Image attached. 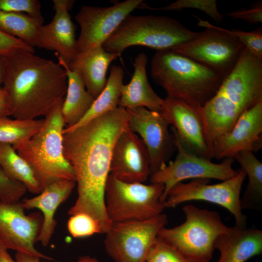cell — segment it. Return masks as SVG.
I'll use <instances>...</instances> for the list:
<instances>
[{"mask_svg":"<svg viewBox=\"0 0 262 262\" xmlns=\"http://www.w3.org/2000/svg\"><path fill=\"white\" fill-rule=\"evenodd\" d=\"M126 109H115L69 131H63L65 158L73 168L77 198L67 212L86 214L99 224L102 234L112 225L105 208V191L115 144L128 127Z\"/></svg>","mask_w":262,"mask_h":262,"instance_id":"obj_1","label":"cell"},{"mask_svg":"<svg viewBox=\"0 0 262 262\" xmlns=\"http://www.w3.org/2000/svg\"><path fill=\"white\" fill-rule=\"evenodd\" d=\"M67 74L58 63L21 49L5 56L2 87L10 115L19 119L47 116L64 99Z\"/></svg>","mask_w":262,"mask_h":262,"instance_id":"obj_2","label":"cell"},{"mask_svg":"<svg viewBox=\"0 0 262 262\" xmlns=\"http://www.w3.org/2000/svg\"><path fill=\"white\" fill-rule=\"evenodd\" d=\"M262 100V58L246 48L236 65L200 112L211 151L238 118Z\"/></svg>","mask_w":262,"mask_h":262,"instance_id":"obj_3","label":"cell"},{"mask_svg":"<svg viewBox=\"0 0 262 262\" xmlns=\"http://www.w3.org/2000/svg\"><path fill=\"white\" fill-rule=\"evenodd\" d=\"M150 74L167 96L199 107L215 95L224 80L209 67L171 49L153 55Z\"/></svg>","mask_w":262,"mask_h":262,"instance_id":"obj_4","label":"cell"},{"mask_svg":"<svg viewBox=\"0 0 262 262\" xmlns=\"http://www.w3.org/2000/svg\"><path fill=\"white\" fill-rule=\"evenodd\" d=\"M64 100L45 117L42 127L33 136L13 147L32 169L42 191L58 181H75L73 168L63 153V131L65 124L62 107Z\"/></svg>","mask_w":262,"mask_h":262,"instance_id":"obj_5","label":"cell"},{"mask_svg":"<svg viewBox=\"0 0 262 262\" xmlns=\"http://www.w3.org/2000/svg\"><path fill=\"white\" fill-rule=\"evenodd\" d=\"M200 34L169 16L128 15L102 44L106 51L120 56L127 48L142 46L158 51L171 49Z\"/></svg>","mask_w":262,"mask_h":262,"instance_id":"obj_6","label":"cell"},{"mask_svg":"<svg viewBox=\"0 0 262 262\" xmlns=\"http://www.w3.org/2000/svg\"><path fill=\"white\" fill-rule=\"evenodd\" d=\"M182 210L185 221L174 228L163 227L157 238L190 261L210 262L215 249V240L229 227L224 224L216 212L193 205H186Z\"/></svg>","mask_w":262,"mask_h":262,"instance_id":"obj_7","label":"cell"},{"mask_svg":"<svg viewBox=\"0 0 262 262\" xmlns=\"http://www.w3.org/2000/svg\"><path fill=\"white\" fill-rule=\"evenodd\" d=\"M164 190L161 183L126 182L110 174L105 191L107 215L112 223L153 218L165 208L161 201Z\"/></svg>","mask_w":262,"mask_h":262,"instance_id":"obj_8","label":"cell"},{"mask_svg":"<svg viewBox=\"0 0 262 262\" xmlns=\"http://www.w3.org/2000/svg\"><path fill=\"white\" fill-rule=\"evenodd\" d=\"M199 26L206 28L196 38L171 50L209 67L223 79L233 69L246 47L225 29L193 15Z\"/></svg>","mask_w":262,"mask_h":262,"instance_id":"obj_9","label":"cell"},{"mask_svg":"<svg viewBox=\"0 0 262 262\" xmlns=\"http://www.w3.org/2000/svg\"><path fill=\"white\" fill-rule=\"evenodd\" d=\"M233 178L209 184L210 179H196L188 183L179 182L167 193L163 202L164 208H175L191 200H203L216 204L228 210L235 219V225L245 228L246 217L240 207V193L246 174L242 168Z\"/></svg>","mask_w":262,"mask_h":262,"instance_id":"obj_10","label":"cell"},{"mask_svg":"<svg viewBox=\"0 0 262 262\" xmlns=\"http://www.w3.org/2000/svg\"><path fill=\"white\" fill-rule=\"evenodd\" d=\"M167 223L163 213L144 221L112 223L104 241L106 251L115 262H145L159 231Z\"/></svg>","mask_w":262,"mask_h":262,"instance_id":"obj_11","label":"cell"},{"mask_svg":"<svg viewBox=\"0 0 262 262\" xmlns=\"http://www.w3.org/2000/svg\"><path fill=\"white\" fill-rule=\"evenodd\" d=\"M177 151L175 159L150 175L152 183L164 185L161 201L163 203L168 192L176 184L189 179H214L225 181L235 176L239 170L232 168L233 158H225L220 163L200 156L188 149L173 134Z\"/></svg>","mask_w":262,"mask_h":262,"instance_id":"obj_12","label":"cell"},{"mask_svg":"<svg viewBox=\"0 0 262 262\" xmlns=\"http://www.w3.org/2000/svg\"><path fill=\"white\" fill-rule=\"evenodd\" d=\"M143 3V0H126L108 7L82 6L75 16L81 29L77 40L78 53L102 46L122 21Z\"/></svg>","mask_w":262,"mask_h":262,"instance_id":"obj_13","label":"cell"},{"mask_svg":"<svg viewBox=\"0 0 262 262\" xmlns=\"http://www.w3.org/2000/svg\"><path fill=\"white\" fill-rule=\"evenodd\" d=\"M126 109L128 128L140 135L148 151L151 175L166 165L176 149L173 134L168 129L169 125L160 112L143 107Z\"/></svg>","mask_w":262,"mask_h":262,"instance_id":"obj_14","label":"cell"},{"mask_svg":"<svg viewBox=\"0 0 262 262\" xmlns=\"http://www.w3.org/2000/svg\"><path fill=\"white\" fill-rule=\"evenodd\" d=\"M24 210L20 201L0 200V243L8 249L52 260L34 246L42 225V214L34 212L27 215Z\"/></svg>","mask_w":262,"mask_h":262,"instance_id":"obj_15","label":"cell"},{"mask_svg":"<svg viewBox=\"0 0 262 262\" xmlns=\"http://www.w3.org/2000/svg\"><path fill=\"white\" fill-rule=\"evenodd\" d=\"M200 107L182 99L167 96L163 99L161 113L173 134L188 149L203 157L213 159Z\"/></svg>","mask_w":262,"mask_h":262,"instance_id":"obj_16","label":"cell"},{"mask_svg":"<svg viewBox=\"0 0 262 262\" xmlns=\"http://www.w3.org/2000/svg\"><path fill=\"white\" fill-rule=\"evenodd\" d=\"M150 164L143 141L128 127L115 144L110 174L122 181L143 183L150 176Z\"/></svg>","mask_w":262,"mask_h":262,"instance_id":"obj_17","label":"cell"},{"mask_svg":"<svg viewBox=\"0 0 262 262\" xmlns=\"http://www.w3.org/2000/svg\"><path fill=\"white\" fill-rule=\"evenodd\" d=\"M262 147V100L243 113L229 131L219 137L212 149L213 158H233L239 152H256Z\"/></svg>","mask_w":262,"mask_h":262,"instance_id":"obj_18","label":"cell"},{"mask_svg":"<svg viewBox=\"0 0 262 262\" xmlns=\"http://www.w3.org/2000/svg\"><path fill=\"white\" fill-rule=\"evenodd\" d=\"M75 1L53 0V18L50 23L40 27L37 37V47L55 51L67 66L78 53L76 28L69 14Z\"/></svg>","mask_w":262,"mask_h":262,"instance_id":"obj_19","label":"cell"},{"mask_svg":"<svg viewBox=\"0 0 262 262\" xmlns=\"http://www.w3.org/2000/svg\"><path fill=\"white\" fill-rule=\"evenodd\" d=\"M75 185L74 180L58 181L47 186L37 196L21 201L25 210L37 209L42 213L43 223L37 239L42 246L49 245L57 225L54 219L55 212L68 198Z\"/></svg>","mask_w":262,"mask_h":262,"instance_id":"obj_20","label":"cell"},{"mask_svg":"<svg viewBox=\"0 0 262 262\" xmlns=\"http://www.w3.org/2000/svg\"><path fill=\"white\" fill-rule=\"evenodd\" d=\"M214 247L220 254L216 262H245L262 254V231L235 225L218 236Z\"/></svg>","mask_w":262,"mask_h":262,"instance_id":"obj_21","label":"cell"},{"mask_svg":"<svg viewBox=\"0 0 262 262\" xmlns=\"http://www.w3.org/2000/svg\"><path fill=\"white\" fill-rule=\"evenodd\" d=\"M118 57L99 45L78 53L71 64L66 65L80 73L87 92L95 99L106 84L109 65Z\"/></svg>","mask_w":262,"mask_h":262,"instance_id":"obj_22","label":"cell"},{"mask_svg":"<svg viewBox=\"0 0 262 262\" xmlns=\"http://www.w3.org/2000/svg\"><path fill=\"white\" fill-rule=\"evenodd\" d=\"M147 57L144 52L138 54L133 62L134 72L130 82L121 88L118 106L129 109L143 107L161 112L163 99L153 90L147 77Z\"/></svg>","mask_w":262,"mask_h":262,"instance_id":"obj_23","label":"cell"},{"mask_svg":"<svg viewBox=\"0 0 262 262\" xmlns=\"http://www.w3.org/2000/svg\"><path fill=\"white\" fill-rule=\"evenodd\" d=\"M55 55L58 63L65 69L67 74V90L62 107V114L66 127H71L83 117L95 99L87 92L80 73L76 70L70 69L57 53Z\"/></svg>","mask_w":262,"mask_h":262,"instance_id":"obj_24","label":"cell"},{"mask_svg":"<svg viewBox=\"0 0 262 262\" xmlns=\"http://www.w3.org/2000/svg\"><path fill=\"white\" fill-rule=\"evenodd\" d=\"M124 75V70L122 66L113 65L105 86L94 100L89 110L77 123L66 127L63 131H71L117 108L121 97V88L123 85Z\"/></svg>","mask_w":262,"mask_h":262,"instance_id":"obj_25","label":"cell"},{"mask_svg":"<svg viewBox=\"0 0 262 262\" xmlns=\"http://www.w3.org/2000/svg\"><path fill=\"white\" fill-rule=\"evenodd\" d=\"M248 176L246 190L240 198L242 210H262V163L252 151L242 150L233 157Z\"/></svg>","mask_w":262,"mask_h":262,"instance_id":"obj_26","label":"cell"},{"mask_svg":"<svg viewBox=\"0 0 262 262\" xmlns=\"http://www.w3.org/2000/svg\"><path fill=\"white\" fill-rule=\"evenodd\" d=\"M0 167L10 179L22 183L27 190L39 194L42 191L35 176L27 162L10 144L0 142Z\"/></svg>","mask_w":262,"mask_h":262,"instance_id":"obj_27","label":"cell"},{"mask_svg":"<svg viewBox=\"0 0 262 262\" xmlns=\"http://www.w3.org/2000/svg\"><path fill=\"white\" fill-rule=\"evenodd\" d=\"M44 19L20 13L0 11V31L21 39L32 47L36 46L38 30Z\"/></svg>","mask_w":262,"mask_h":262,"instance_id":"obj_28","label":"cell"},{"mask_svg":"<svg viewBox=\"0 0 262 262\" xmlns=\"http://www.w3.org/2000/svg\"><path fill=\"white\" fill-rule=\"evenodd\" d=\"M44 119H11L0 117V142L13 147L22 144L33 136L41 128Z\"/></svg>","mask_w":262,"mask_h":262,"instance_id":"obj_29","label":"cell"},{"mask_svg":"<svg viewBox=\"0 0 262 262\" xmlns=\"http://www.w3.org/2000/svg\"><path fill=\"white\" fill-rule=\"evenodd\" d=\"M140 8L161 11L196 9L205 13L216 23L222 22L223 19V15L218 11L216 0H178L169 5L159 8L150 7L143 3Z\"/></svg>","mask_w":262,"mask_h":262,"instance_id":"obj_30","label":"cell"},{"mask_svg":"<svg viewBox=\"0 0 262 262\" xmlns=\"http://www.w3.org/2000/svg\"><path fill=\"white\" fill-rule=\"evenodd\" d=\"M69 233L74 238H82L94 234H102L101 228L95 219L85 213L71 216L67 222Z\"/></svg>","mask_w":262,"mask_h":262,"instance_id":"obj_31","label":"cell"},{"mask_svg":"<svg viewBox=\"0 0 262 262\" xmlns=\"http://www.w3.org/2000/svg\"><path fill=\"white\" fill-rule=\"evenodd\" d=\"M146 261L149 262H194L171 246L157 238L152 245Z\"/></svg>","mask_w":262,"mask_h":262,"instance_id":"obj_32","label":"cell"},{"mask_svg":"<svg viewBox=\"0 0 262 262\" xmlns=\"http://www.w3.org/2000/svg\"><path fill=\"white\" fill-rule=\"evenodd\" d=\"M27 189L21 182L9 178L0 167V200L17 202L26 193Z\"/></svg>","mask_w":262,"mask_h":262,"instance_id":"obj_33","label":"cell"},{"mask_svg":"<svg viewBox=\"0 0 262 262\" xmlns=\"http://www.w3.org/2000/svg\"><path fill=\"white\" fill-rule=\"evenodd\" d=\"M41 3L37 0H0V11L20 13L33 17L43 19Z\"/></svg>","mask_w":262,"mask_h":262,"instance_id":"obj_34","label":"cell"},{"mask_svg":"<svg viewBox=\"0 0 262 262\" xmlns=\"http://www.w3.org/2000/svg\"><path fill=\"white\" fill-rule=\"evenodd\" d=\"M229 34L237 38L254 55L262 58V29L259 27L251 32H245L238 29L230 31L225 29Z\"/></svg>","mask_w":262,"mask_h":262,"instance_id":"obj_35","label":"cell"},{"mask_svg":"<svg viewBox=\"0 0 262 262\" xmlns=\"http://www.w3.org/2000/svg\"><path fill=\"white\" fill-rule=\"evenodd\" d=\"M225 15L233 19H239L252 24L262 22V2L259 0L251 4L249 9L241 8L230 13H225Z\"/></svg>","mask_w":262,"mask_h":262,"instance_id":"obj_36","label":"cell"},{"mask_svg":"<svg viewBox=\"0 0 262 262\" xmlns=\"http://www.w3.org/2000/svg\"><path fill=\"white\" fill-rule=\"evenodd\" d=\"M18 49L34 52L33 47L21 39L10 36L0 31V55L6 56Z\"/></svg>","mask_w":262,"mask_h":262,"instance_id":"obj_37","label":"cell"},{"mask_svg":"<svg viewBox=\"0 0 262 262\" xmlns=\"http://www.w3.org/2000/svg\"><path fill=\"white\" fill-rule=\"evenodd\" d=\"M10 115L9 107L6 94L2 88L0 89V117Z\"/></svg>","mask_w":262,"mask_h":262,"instance_id":"obj_38","label":"cell"},{"mask_svg":"<svg viewBox=\"0 0 262 262\" xmlns=\"http://www.w3.org/2000/svg\"><path fill=\"white\" fill-rule=\"evenodd\" d=\"M40 258L31 255L16 252L15 260L16 262H39Z\"/></svg>","mask_w":262,"mask_h":262,"instance_id":"obj_39","label":"cell"},{"mask_svg":"<svg viewBox=\"0 0 262 262\" xmlns=\"http://www.w3.org/2000/svg\"><path fill=\"white\" fill-rule=\"evenodd\" d=\"M0 262H16L8 252V249L0 243Z\"/></svg>","mask_w":262,"mask_h":262,"instance_id":"obj_40","label":"cell"},{"mask_svg":"<svg viewBox=\"0 0 262 262\" xmlns=\"http://www.w3.org/2000/svg\"><path fill=\"white\" fill-rule=\"evenodd\" d=\"M70 262H102L97 258L88 255L79 257L76 260Z\"/></svg>","mask_w":262,"mask_h":262,"instance_id":"obj_41","label":"cell"},{"mask_svg":"<svg viewBox=\"0 0 262 262\" xmlns=\"http://www.w3.org/2000/svg\"><path fill=\"white\" fill-rule=\"evenodd\" d=\"M4 62L5 56L0 55V89L3 81Z\"/></svg>","mask_w":262,"mask_h":262,"instance_id":"obj_42","label":"cell"},{"mask_svg":"<svg viewBox=\"0 0 262 262\" xmlns=\"http://www.w3.org/2000/svg\"><path fill=\"white\" fill-rule=\"evenodd\" d=\"M145 262H147V261H146Z\"/></svg>","mask_w":262,"mask_h":262,"instance_id":"obj_43","label":"cell"}]
</instances>
